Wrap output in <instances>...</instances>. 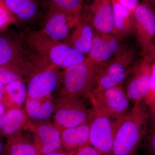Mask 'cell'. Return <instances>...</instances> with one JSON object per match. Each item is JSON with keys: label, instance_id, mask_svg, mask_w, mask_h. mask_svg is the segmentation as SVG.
I'll use <instances>...</instances> for the list:
<instances>
[{"label": "cell", "instance_id": "obj_33", "mask_svg": "<svg viewBox=\"0 0 155 155\" xmlns=\"http://www.w3.org/2000/svg\"><path fill=\"white\" fill-rule=\"evenodd\" d=\"M45 155H72V153H67L65 151L54 152Z\"/></svg>", "mask_w": 155, "mask_h": 155}, {"label": "cell", "instance_id": "obj_36", "mask_svg": "<svg viewBox=\"0 0 155 155\" xmlns=\"http://www.w3.org/2000/svg\"><path fill=\"white\" fill-rule=\"evenodd\" d=\"M142 2L149 4L151 5L155 3V0H142Z\"/></svg>", "mask_w": 155, "mask_h": 155}, {"label": "cell", "instance_id": "obj_20", "mask_svg": "<svg viewBox=\"0 0 155 155\" xmlns=\"http://www.w3.org/2000/svg\"><path fill=\"white\" fill-rule=\"evenodd\" d=\"M27 119L25 112L19 108L6 111L0 119V136L7 138L20 133Z\"/></svg>", "mask_w": 155, "mask_h": 155}, {"label": "cell", "instance_id": "obj_23", "mask_svg": "<svg viewBox=\"0 0 155 155\" xmlns=\"http://www.w3.org/2000/svg\"><path fill=\"white\" fill-rule=\"evenodd\" d=\"M30 73L14 65L0 66V82L5 86L18 80H24L23 76H31Z\"/></svg>", "mask_w": 155, "mask_h": 155}, {"label": "cell", "instance_id": "obj_30", "mask_svg": "<svg viewBox=\"0 0 155 155\" xmlns=\"http://www.w3.org/2000/svg\"><path fill=\"white\" fill-rule=\"evenodd\" d=\"M150 112L148 124H151L153 128L150 130H155V101L147 104Z\"/></svg>", "mask_w": 155, "mask_h": 155}, {"label": "cell", "instance_id": "obj_3", "mask_svg": "<svg viewBox=\"0 0 155 155\" xmlns=\"http://www.w3.org/2000/svg\"><path fill=\"white\" fill-rule=\"evenodd\" d=\"M23 33L31 47L49 67L66 69L87 60L85 55L69 45L53 40L40 30L27 28Z\"/></svg>", "mask_w": 155, "mask_h": 155}, {"label": "cell", "instance_id": "obj_40", "mask_svg": "<svg viewBox=\"0 0 155 155\" xmlns=\"http://www.w3.org/2000/svg\"><path fill=\"white\" fill-rule=\"evenodd\" d=\"M154 101H155V100H154V101H153L151 102H152ZM151 102H150V103H151ZM150 103H149V104H150Z\"/></svg>", "mask_w": 155, "mask_h": 155}, {"label": "cell", "instance_id": "obj_7", "mask_svg": "<svg viewBox=\"0 0 155 155\" xmlns=\"http://www.w3.org/2000/svg\"><path fill=\"white\" fill-rule=\"evenodd\" d=\"M81 17L68 14L46 2L40 18L41 31L55 41L66 44L71 31Z\"/></svg>", "mask_w": 155, "mask_h": 155}, {"label": "cell", "instance_id": "obj_22", "mask_svg": "<svg viewBox=\"0 0 155 155\" xmlns=\"http://www.w3.org/2000/svg\"><path fill=\"white\" fill-rule=\"evenodd\" d=\"M3 155H38L33 143L23 138L20 133L7 138Z\"/></svg>", "mask_w": 155, "mask_h": 155}, {"label": "cell", "instance_id": "obj_35", "mask_svg": "<svg viewBox=\"0 0 155 155\" xmlns=\"http://www.w3.org/2000/svg\"><path fill=\"white\" fill-rule=\"evenodd\" d=\"M6 109L2 102H0V119L5 113Z\"/></svg>", "mask_w": 155, "mask_h": 155}, {"label": "cell", "instance_id": "obj_29", "mask_svg": "<svg viewBox=\"0 0 155 155\" xmlns=\"http://www.w3.org/2000/svg\"><path fill=\"white\" fill-rule=\"evenodd\" d=\"M126 10L132 12L139 5V0H117Z\"/></svg>", "mask_w": 155, "mask_h": 155}, {"label": "cell", "instance_id": "obj_5", "mask_svg": "<svg viewBox=\"0 0 155 155\" xmlns=\"http://www.w3.org/2000/svg\"><path fill=\"white\" fill-rule=\"evenodd\" d=\"M94 109H87L79 98L59 96L55 101L54 126L59 131L91 122Z\"/></svg>", "mask_w": 155, "mask_h": 155}, {"label": "cell", "instance_id": "obj_17", "mask_svg": "<svg viewBox=\"0 0 155 155\" xmlns=\"http://www.w3.org/2000/svg\"><path fill=\"white\" fill-rule=\"evenodd\" d=\"M95 31L92 25L81 17L71 31L66 44L87 55L91 48Z\"/></svg>", "mask_w": 155, "mask_h": 155}, {"label": "cell", "instance_id": "obj_16", "mask_svg": "<svg viewBox=\"0 0 155 155\" xmlns=\"http://www.w3.org/2000/svg\"><path fill=\"white\" fill-rule=\"evenodd\" d=\"M16 24L28 25L40 19L46 0H4Z\"/></svg>", "mask_w": 155, "mask_h": 155}, {"label": "cell", "instance_id": "obj_37", "mask_svg": "<svg viewBox=\"0 0 155 155\" xmlns=\"http://www.w3.org/2000/svg\"><path fill=\"white\" fill-rule=\"evenodd\" d=\"M5 5L4 0H0V7H2L3 6Z\"/></svg>", "mask_w": 155, "mask_h": 155}, {"label": "cell", "instance_id": "obj_6", "mask_svg": "<svg viewBox=\"0 0 155 155\" xmlns=\"http://www.w3.org/2000/svg\"><path fill=\"white\" fill-rule=\"evenodd\" d=\"M94 109L117 120H121L131 110L130 100L122 84L104 90L95 89L90 96Z\"/></svg>", "mask_w": 155, "mask_h": 155}, {"label": "cell", "instance_id": "obj_15", "mask_svg": "<svg viewBox=\"0 0 155 155\" xmlns=\"http://www.w3.org/2000/svg\"><path fill=\"white\" fill-rule=\"evenodd\" d=\"M119 39L111 34H103L95 31L91 48L87 55V60L95 64H105L115 55L121 54Z\"/></svg>", "mask_w": 155, "mask_h": 155}, {"label": "cell", "instance_id": "obj_21", "mask_svg": "<svg viewBox=\"0 0 155 155\" xmlns=\"http://www.w3.org/2000/svg\"><path fill=\"white\" fill-rule=\"evenodd\" d=\"M27 97V86L24 80H18L5 86L2 103L8 110L22 105L26 101Z\"/></svg>", "mask_w": 155, "mask_h": 155}, {"label": "cell", "instance_id": "obj_28", "mask_svg": "<svg viewBox=\"0 0 155 155\" xmlns=\"http://www.w3.org/2000/svg\"><path fill=\"white\" fill-rule=\"evenodd\" d=\"M72 155H102L91 144L81 147L72 153Z\"/></svg>", "mask_w": 155, "mask_h": 155}, {"label": "cell", "instance_id": "obj_38", "mask_svg": "<svg viewBox=\"0 0 155 155\" xmlns=\"http://www.w3.org/2000/svg\"><path fill=\"white\" fill-rule=\"evenodd\" d=\"M150 46H152L155 47V36L154 38L153 39V41L152 42Z\"/></svg>", "mask_w": 155, "mask_h": 155}, {"label": "cell", "instance_id": "obj_31", "mask_svg": "<svg viewBox=\"0 0 155 155\" xmlns=\"http://www.w3.org/2000/svg\"><path fill=\"white\" fill-rule=\"evenodd\" d=\"M145 56L149 59L152 62H155V47L150 46L143 51Z\"/></svg>", "mask_w": 155, "mask_h": 155}, {"label": "cell", "instance_id": "obj_8", "mask_svg": "<svg viewBox=\"0 0 155 155\" xmlns=\"http://www.w3.org/2000/svg\"><path fill=\"white\" fill-rule=\"evenodd\" d=\"M94 110L90 143L102 155H110L116 130L122 120H116L101 111Z\"/></svg>", "mask_w": 155, "mask_h": 155}, {"label": "cell", "instance_id": "obj_13", "mask_svg": "<svg viewBox=\"0 0 155 155\" xmlns=\"http://www.w3.org/2000/svg\"><path fill=\"white\" fill-rule=\"evenodd\" d=\"M132 23L143 51L150 45L155 36V15L151 6L142 2L131 12Z\"/></svg>", "mask_w": 155, "mask_h": 155}, {"label": "cell", "instance_id": "obj_24", "mask_svg": "<svg viewBox=\"0 0 155 155\" xmlns=\"http://www.w3.org/2000/svg\"><path fill=\"white\" fill-rule=\"evenodd\" d=\"M113 5L115 30L124 31L127 28V23L132 20L130 11L126 10L117 0H111Z\"/></svg>", "mask_w": 155, "mask_h": 155}, {"label": "cell", "instance_id": "obj_12", "mask_svg": "<svg viewBox=\"0 0 155 155\" xmlns=\"http://www.w3.org/2000/svg\"><path fill=\"white\" fill-rule=\"evenodd\" d=\"M59 68L51 66L31 75L27 85V97L31 99L44 97L61 87L63 73Z\"/></svg>", "mask_w": 155, "mask_h": 155}, {"label": "cell", "instance_id": "obj_39", "mask_svg": "<svg viewBox=\"0 0 155 155\" xmlns=\"http://www.w3.org/2000/svg\"><path fill=\"white\" fill-rule=\"evenodd\" d=\"M151 6L152 8L153 11L155 15V3Z\"/></svg>", "mask_w": 155, "mask_h": 155}, {"label": "cell", "instance_id": "obj_1", "mask_svg": "<svg viewBox=\"0 0 155 155\" xmlns=\"http://www.w3.org/2000/svg\"><path fill=\"white\" fill-rule=\"evenodd\" d=\"M149 116L144 100L134 103L119 123L110 155H137L147 132Z\"/></svg>", "mask_w": 155, "mask_h": 155}, {"label": "cell", "instance_id": "obj_32", "mask_svg": "<svg viewBox=\"0 0 155 155\" xmlns=\"http://www.w3.org/2000/svg\"><path fill=\"white\" fill-rule=\"evenodd\" d=\"M5 92V85L0 82V102L2 101Z\"/></svg>", "mask_w": 155, "mask_h": 155}, {"label": "cell", "instance_id": "obj_34", "mask_svg": "<svg viewBox=\"0 0 155 155\" xmlns=\"http://www.w3.org/2000/svg\"><path fill=\"white\" fill-rule=\"evenodd\" d=\"M3 137L0 136V155H3L4 149H5V144L2 139Z\"/></svg>", "mask_w": 155, "mask_h": 155}, {"label": "cell", "instance_id": "obj_26", "mask_svg": "<svg viewBox=\"0 0 155 155\" xmlns=\"http://www.w3.org/2000/svg\"><path fill=\"white\" fill-rule=\"evenodd\" d=\"M142 143L146 155H155V130H147Z\"/></svg>", "mask_w": 155, "mask_h": 155}, {"label": "cell", "instance_id": "obj_14", "mask_svg": "<svg viewBox=\"0 0 155 155\" xmlns=\"http://www.w3.org/2000/svg\"><path fill=\"white\" fill-rule=\"evenodd\" d=\"M33 144L38 155L54 152L64 151L62 148L61 134L54 125L46 121L32 126Z\"/></svg>", "mask_w": 155, "mask_h": 155}, {"label": "cell", "instance_id": "obj_11", "mask_svg": "<svg viewBox=\"0 0 155 155\" xmlns=\"http://www.w3.org/2000/svg\"><path fill=\"white\" fill-rule=\"evenodd\" d=\"M142 58L134 64L126 78L125 91L134 103L144 100L149 91L153 62L146 56Z\"/></svg>", "mask_w": 155, "mask_h": 155}, {"label": "cell", "instance_id": "obj_2", "mask_svg": "<svg viewBox=\"0 0 155 155\" xmlns=\"http://www.w3.org/2000/svg\"><path fill=\"white\" fill-rule=\"evenodd\" d=\"M2 65L18 66L31 75L46 67L23 32L8 28L0 32V66Z\"/></svg>", "mask_w": 155, "mask_h": 155}, {"label": "cell", "instance_id": "obj_10", "mask_svg": "<svg viewBox=\"0 0 155 155\" xmlns=\"http://www.w3.org/2000/svg\"><path fill=\"white\" fill-rule=\"evenodd\" d=\"M132 54L130 53H122L115 59L103 64L96 89H105L122 84L133 67H131Z\"/></svg>", "mask_w": 155, "mask_h": 155}, {"label": "cell", "instance_id": "obj_25", "mask_svg": "<svg viewBox=\"0 0 155 155\" xmlns=\"http://www.w3.org/2000/svg\"><path fill=\"white\" fill-rule=\"evenodd\" d=\"M84 2V0H47L50 5L75 16H81Z\"/></svg>", "mask_w": 155, "mask_h": 155}, {"label": "cell", "instance_id": "obj_9", "mask_svg": "<svg viewBox=\"0 0 155 155\" xmlns=\"http://www.w3.org/2000/svg\"><path fill=\"white\" fill-rule=\"evenodd\" d=\"M81 17L97 32L111 34L115 31L111 0H84Z\"/></svg>", "mask_w": 155, "mask_h": 155}, {"label": "cell", "instance_id": "obj_18", "mask_svg": "<svg viewBox=\"0 0 155 155\" xmlns=\"http://www.w3.org/2000/svg\"><path fill=\"white\" fill-rule=\"evenodd\" d=\"M91 122L60 131L63 150L72 153L81 147L90 144Z\"/></svg>", "mask_w": 155, "mask_h": 155}, {"label": "cell", "instance_id": "obj_19", "mask_svg": "<svg viewBox=\"0 0 155 155\" xmlns=\"http://www.w3.org/2000/svg\"><path fill=\"white\" fill-rule=\"evenodd\" d=\"M55 101L51 95L38 99L27 97L25 101V110L28 117L37 123L46 122L54 114Z\"/></svg>", "mask_w": 155, "mask_h": 155}, {"label": "cell", "instance_id": "obj_27", "mask_svg": "<svg viewBox=\"0 0 155 155\" xmlns=\"http://www.w3.org/2000/svg\"><path fill=\"white\" fill-rule=\"evenodd\" d=\"M13 23H15V19L6 6L0 7V32L6 30Z\"/></svg>", "mask_w": 155, "mask_h": 155}, {"label": "cell", "instance_id": "obj_4", "mask_svg": "<svg viewBox=\"0 0 155 155\" xmlns=\"http://www.w3.org/2000/svg\"><path fill=\"white\" fill-rule=\"evenodd\" d=\"M102 65L87 59L64 69L59 96L89 97L97 86Z\"/></svg>", "mask_w": 155, "mask_h": 155}]
</instances>
